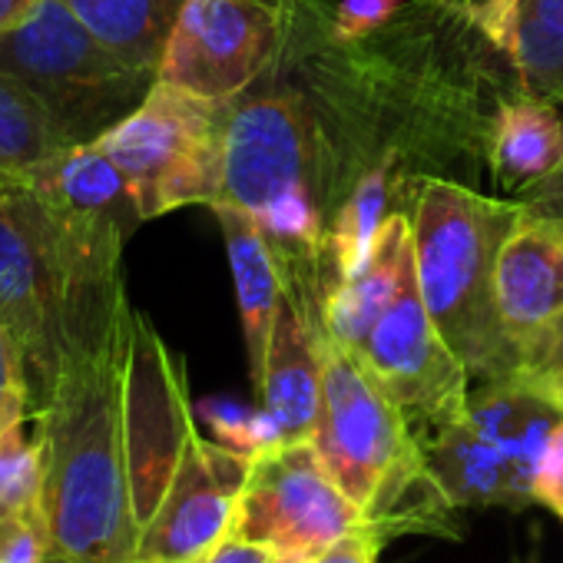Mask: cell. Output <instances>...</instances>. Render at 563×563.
<instances>
[{
	"label": "cell",
	"instance_id": "1",
	"mask_svg": "<svg viewBox=\"0 0 563 563\" xmlns=\"http://www.w3.org/2000/svg\"><path fill=\"white\" fill-rule=\"evenodd\" d=\"M133 319L126 289L70 316L57 375L31 411L54 553L84 563H133L140 543L126 441Z\"/></svg>",
	"mask_w": 563,
	"mask_h": 563
},
{
	"label": "cell",
	"instance_id": "2",
	"mask_svg": "<svg viewBox=\"0 0 563 563\" xmlns=\"http://www.w3.org/2000/svg\"><path fill=\"white\" fill-rule=\"evenodd\" d=\"M517 216V206L444 179L421 183L415 196L411 242L418 289L434 325L467 365L471 382L517 372V355L504 339L494 302L497 249Z\"/></svg>",
	"mask_w": 563,
	"mask_h": 563
},
{
	"label": "cell",
	"instance_id": "3",
	"mask_svg": "<svg viewBox=\"0 0 563 563\" xmlns=\"http://www.w3.org/2000/svg\"><path fill=\"white\" fill-rule=\"evenodd\" d=\"M0 74L34 93L64 146L97 143L156 84V74L107 51L60 0H41L0 37Z\"/></svg>",
	"mask_w": 563,
	"mask_h": 563
},
{
	"label": "cell",
	"instance_id": "4",
	"mask_svg": "<svg viewBox=\"0 0 563 563\" xmlns=\"http://www.w3.org/2000/svg\"><path fill=\"white\" fill-rule=\"evenodd\" d=\"M229 103H209L163 80L97 143L126 176L143 222L219 196L222 120Z\"/></svg>",
	"mask_w": 563,
	"mask_h": 563
},
{
	"label": "cell",
	"instance_id": "5",
	"mask_svg": "<svg viewBox=\"0 0 563 563\" xmlns=\"http://www.w3.org/2000/svg\"><path fill=\"white\" fill-rule=\"evenodd\" d=\"M67 312V275L37 199L21 179L0 183V325L21 355L27 411L57 375Z\"/></svg>",
	"mask_w": 563,
	"mask_h": 563
},
{
	"label": "cell",
	"instance_id": "6",
	"mask_svg": "<svg viewBox=\"0 0 563 563\" xmlns=\"http://www.w3.org/2000/svg\"><path fill=\"white\" fill-rule=\"evenodd\" d=\"M322 342V408L312 444L335 484L362 507L408 464L421 461V448L382 385L365 365L319 329Z\"/></svg>",
	"mask_w": 563,
	"mask_h": 563
},
{
	"label": "cell",
	"instance_id": "7",
	"mask_svg": "<svg viewBox=\"0 0 563 563\" xmlns=\"http://www.w3.org/2000/svg\"><path fill=\"white\" fill-rule=\"evenodd\" d=\"M365 527L362 507L335 484L312 441L278 444L252 457L232 537L278 556H316Z\"/></svg>",
	"mask_w": 563,
	"mask_h": 563
},
{
	"label": "cell",
	"instance_id": "8",
	"mask_svg": "<svg viewBox=\"0 0 563 563\" xmlns=\"http://www.w3.org/2000/svg\"><path fill=\"white\" fill-rule=\"evenodd\" d=\"M355 358L398 405L415 441L457 421L467 411V365L448 345L421 299L415 258L401 278V289L395 292L391 306L382 312Z\"/></svg>",
	"mask_w": 563,
	"mask_h": 563
},
{
	"label": "cell",
	"instance_id": "9",
	"mask_svg": "<svg viewBox=\"0 0 563 563\" xmlns=\"http://www.w3.org/2000/svg\"><path fill=\"white\" fill-rule=\"evenodd\" d=\"M275 47L278 21L258 0H186L156 80L209 103H232Z\"/></svg>",
	"mask_w": 563,
	"mask_h": 563
},
{
	"label": "cell",
	"instance_id": "10",
	"mask_svg": "<svg viewBox=\"0 0 563 563\" xmlns=\"http://www.w3.org/2000/svg\"><path fill=\"white\" fill-rule=\"evenodd\" d=\"M252 457L199 434L196 421L153 517L140 527L133 563H183L232 533Z\"/></svg>",
	"mask_w": 563,
	"mask_h": 563
},
{
	"label": "cell",
	"instance_id": "11",
	"mask_svg": "<svg viewBox=\"0 0 563 563\" xmlns=\"http://www.w3.org/2000/svg\"><path fill=\"white\" fill-rule=\"evenodd\" d=\"M192 408L186 398L183 365L166 352L153 325L133 319L130 385H126V441H130V487L140 527L163 500L186 434Z\"/></svg>",
	"mask_w": 563,
	"mask_h": 563
},
{
	"label": "cell",
	"instance_id": "12",
	"mask_svg": "<svg viewBox=\"0 0 563 563\" xmlns=\"http://www.w3.org/2000/svg\"><path fill=\"white\" fill-rule=\"evenodd\" d=\"M306 186V123L289 97H252L229 103L222 120L219 196L258 216L272 199ZM209 206V209H212Z\"/></svg>",
	"mask_w": 563,
	"mask_h": 563
},
{
	"label": "cell",
	"instance_id": "13",
	"mask_svg": "<svg viewBox=\"0 0 563 563\" xmlns=\"http://www.w3.org/2000/svg\"><path fill=\"white\" fill-rule=\"evenodd\" d=\"M494 302L520 372L563 325V219L517 216L497 249Z\"/></svg>",
	"mask_w": 563,
	"mask_h": 563
},
{
	"label": "cell",
	"instance_id": "14",
	"mask_svg": "<svg viewBox=\"0 0 563 563\" xmlns=\"http://www.w3.org/2000/svg\"><path fill=\"white\" fill-rule=\"evenodd\" d=\"M322 316L292 289L282 292L265 365L255 378L258 408L272 418L282 444L312 441L322 408Z\"/></svg>",
	"mask_w": 563,
	"mask_h": 563
},
{
	"label": "cell",
	"instance_id": "15",
	"mask_svg": "<svg viewBox=\"0 0 563 563\" xmlns=\"http://www.w3.org/2000/svg\"><path fill=\"white\" fill-rule=\"evenodd\" d=\"M464 418L500 451L514 477L533 494L547 444L556 424L563 421V408H556L550 398L533 391L517 375H507V378H487L477 385L471 382Z\"/></svg>",
	"mask_w": 563,
	"mask_h": 563
},
{
	"label": "cell",
	"instance_id": "16",
	"mask_svg": "<svg viewBox=\"0 0 563 563\" xmlns=\"http://www.w3.org/2000/svg\"><path fill=\"white\" fill-rule=\"evenodd\" d=\"M415 258L411 242V216H388L382 225V235L368 255V262L335 278V286L322 292V329L329 339H335L352 355L365 345L368 332L382 319V312L391 306L395 292L401 289V278Z\"/></svg>",
	"mask_w": 563,
	"mask_h": 563
},
{
	"label": "cell",
	"instance_id": "17",
	"mask_svg": "<svg viewBox=\"0 0 563 563\" xmlns=\"http://www.w3.org/2000/svg\"><path fill=\"white\" fill-rule=\"evenodd\" d=\"M428 471L454 507H510L523 510L533 494L514 477L500 451L461 415L457 421L418 441Z\"/></svg>",
	"mask_w": 563,
	"mask_h": 563
},
{
	"label": "cell",
	"instance_id": "18",
	"mask_svg": "<svg viewBox=\"0 0 563 563\" xmlns=\"http://www.w3.org/2000/svg\"><path fill=\"white\" fill-rule=\"evenodd\" d=\"M212 212L222 225L232 282H235V302H239V316H242L249 368H252V382H255L265 365V349H268V335L275 325V312H278L282 292H286V275H282L275 249L268 245L255 216H249L245 209L225 206V202L212 206Z\"/></svg>",
	"mask_w": 563,
	"mask_h": 563
},
{
	"label": "cell",
	"instance_id": "19",
	"mask_svg": "<svg viewBox=\"0 0 563 563\" xmlns=\"http://www.w3.org/2000/svg\"><path fill=\"white\" fill-rule=\"evenodd\" d=\"M474 21L533 93H563V0H481Z\"/></svg>",
	"mask_w": 563,
	"mask_h": 563
},
{
	"label": "cell",
	"instance_id": "20",
	"mask_svg": "<svg viewBox=\"0 0 563 563\" xmlns=\"http://www.w3.org/2000/svg\"><path fill=\"white\" fill-rule=\"evenodd\" d=\"M60 4L120 60L156 74L186 0H60Z\"/></svg>",
	"mask_w": 563,
	"mask_h": 563
},
{
	"label": "cell",
	"instance_id": "21",
	"mask_svg": "<svg viewBox=\"0 0 563 563\" xmlns=\"http://www.w3.org/2000/svg\"><path fill=\"white\" fill-rule=\"evenodd\" d=\"M490 166L494 176L507 186H523L563 169V120L556 110L543 100L500 107Z\"/></svg>",
	"mask_w": 563,
	"mask_h": 563
},
{
	"label": "cell",
	"instance_id": "22",
	"mask_svg": "<svg viewBox=\"0 0 563 563\" xmlns=\"http://www.w3.org/2000/svg\"><path fill=\"white\" fill-rule=\"evenodd\" d=\"M67 150L44 107L14 77L0 74V183L21 179L47 156Z\"/></svg>",
	"mask_w": 563,
	"mask_h": 563
},
{
	"label": "cell",
	"instance_id": "23",
	"mask_svg": "<svg viewBox=\"0 0 563 563\" xmlns=\"http://www.w3.org/2000/svg\"><path fill=\"white\" fill-rule=\"evenodd\" d=\"M385 219H388V163L372 169L352 189V196L345 199V206L339 209V216L332 222L329 252H332L339 278L358 272L368 262Z\"/></svg>",
	"mask_w": 563,
	"mask_h": 563
},
{
	"label": "cell",
	"instance_id": "24",
	"mask_svg": "<svg viewBox=\"0 0 563 563\" xmlns=\"http://www.w3.org/2000/svg\"><path fill=\"white\" fill-rule=\"evenodd\" d=\"M27 421V411H14L0 424V523L44 507V457Z\"/></svg>",
	"mask_w": 563,
	"mask_h": 563
},
{
	"label": "cell",
	"instance_id": "25",
	"mask_svg": "<svg viewBox=\"0 0 563 563\" xmlns=\"http://www.w3.org/2000/svg\"><path fill=\"white\" fill-rule=\"evenodd\" d=\"M196 411L212 431V441L242 457H258L282 444L272 418L262 408H242L229 398H206Z\"/></svg>",
	"mask_w": 563,
	"mask_h": 563
},
{
	"label": "cell",
	"instance_id": "26",
	"mask_svg": "<svg viewBox=\"0 0 563 563\" xmlns=\"http://www.w3.org/2000/svg\"><path fill=\"white\" fill-rule=\"evenodd\" d=\"M51 550L54 543L44 507L0 523V563H47Z\"/></svg>",
	"mask_w": 563,
	"mask_h": 563
},
{
	"label": "cell",
	"instance_id": "27",
	"mask_svg": "<svg viewBox=\"0 0 563 563\" xmlns=\"http://www.w3.org/2000/svg\"><path fill=\"white\" fill-rule=\"evenodd\" d=\"M398 8H405V0H342L335 31L345 41H358L372 34L375 27H382Z\"/></svg>",
	"mask_w": 563,
	"mask_h": 563
},
{
	"label": "cell",
	"instance_id": "28",
	"mask_svg": "<svg viewBox=\"0 0 563 563\" xmlns=\"http://www.w3.org/2000/svg\"><path fill=\"white\" fill-rule=\"evenodd\" d=\"M14 411H27V382H24L21 355L14 349L8 329L0 325V424H4Z\"/></svg>",
	"mask_w": 563,
	"mask_h": 563
},
{
	"label": "cell",
	"instance_id": "29",
	"mask_svg": "<svg viewBox=\"0 0 563 563\" xmlns=\"http://www.w3.org/2000/svg\"><path fill=\"white\" fill-rule=\"evenodd\" d=\"M533 494H537L540 504H547L563 520V421L556 424V431H553V438L547 444Z\"/></svg>",
	"mask_w": 563,
	"mask_h": 563
},
{
	"label": "cell",
	"instance_id": "30",
	"mask_svg": "<svg viewBox=\"0 0 563 563\" xmlns=\"http://www.w3.org/2000/svg\"><path fill=\"white\" fill-rule=\"evenodd\" d=\"M378 543L382 537L365 523L335 540L332 547H325L322 553H316L312 563H378Z\"/></svg>",
	"mask_w": 563,
	"mask_h": 563
},
{
	"label": "cell",
	"instance_id": "31",
	"mask_svg": "<svg viewBox=\"0 0 563 563\" xmlns=\"http://www.w3.org/2000/svg\"><path fill=\"white\" fill-rule=\"evenodd\" d=\"M278 553L262 547V543H252V540H242V537H222L216 547H209L206 553L192 556V560H183V563H272Z\"/></svg>",
	"mask_w": 563,
	"mask_h": 563
},
{
	"label": "cell",
	"instance_id": "32",
	"mask_svg": "<svg viewBox=\"0 0 563 563\" xmlns=\"http://www.w3.org/2000/svg\"><path fill=\"white\" fill-rule=\"evenodd\" d=\"M41 0H0V37H4L11 27H18Z\"/></svg>",
	"mask_w": 563,
	"mask_h": 563
},
{
	"label": "cell",
	"instance_id": "33",
	"mask_svg": "<svg viewBox=\"0 0 563 563\" xmlns=\"http://www.w3.org/2000/svg\"><path fill=\"white\" fill-rule=\"evenodd\" d=\"M47 563H84V560H70V556H60V553H54V550H51Z\"/></svg>",
	"mask_w": 563,
	"mask_h": 563
}]
</instances>
